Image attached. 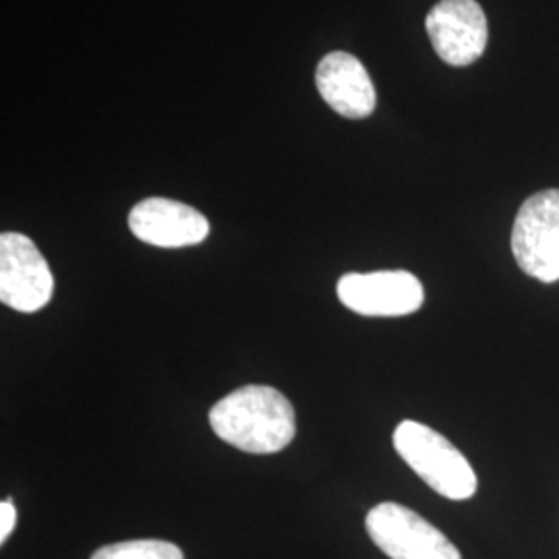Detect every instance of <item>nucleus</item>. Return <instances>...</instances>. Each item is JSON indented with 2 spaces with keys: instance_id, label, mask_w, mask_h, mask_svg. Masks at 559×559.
<instances>
[{
  "instance_id": "obj_10",
  "label": "nucleus",
  "mask_w": 559,
  "mask_h": 559,
  "mask_svg": "<svg viewBox=\"0 0 559 559\" xmlns=\"http://www.w3.org/2000/svg\"><path fill=\"white\" fill-rule=\"evenodd\" d=\"M92 559H185V556L175 543L140 539L100 547Z\"/></svg>"
},
{
  "instance_id": "obj_7",
  "label": "nucleus",
  "mask_w": 559,
  "mask_h": 559,
  "mask_svg": "<svg viewBox=\"0 0 559 559\" xmlns=\"http://www.w3.org/2000/svg\"><path fill=\"white\" fill-rule=\"evenodd\" d=\"M438 57L452 67H468L487 48L489 27L477 0H440L425 21Z\"/></svg>"
},
{
  "instance_id": "obj_4",
  "label": "nucleus",
  "mask_w": 559,
  "mask_h": 559,
  "mask_svg": "<svg viewBox=\"0 0 559 559\" xmlns=\"http://www.w3.org/2000/svg\"><path fill=\"white\" fill-rule=\"evenodd\" d=\"M367 533L390 559H462L440 528L396 501H383L367 514Z\"/></svg>"
},
{
  "instance_id": "obj_5",
  "label": "nucleus",
  "mask_w": 559,
  "mask_h": 559,
  "mask_svg": "<svg viewBox=\"0 0 559 559\" xmlns=\"http://www.w3.org/2000/svg\"><path fill=\"white\" fill-rule=\"evenodd\" d=\"M55 293V276L36 242L20 233L0 235V300L20 311L36 313Z\"/></svg>"
},
{
  "instance_id": "obj_2",
  "label": "nucleus",
  "mask_w": 559,
  "mask_h": 559,
  "mask_svg": "<svg viewBox=\"0 0 559 559\" xmlns=\"http://www.w3.org/2000/svg\"><path fill=\"white\" fill-rule=\"evenodd\" d=\"M394 448L436 493L454 501L477 493V475L454 443L417 420H402L394 431Z\"/></svg>"
},
{
  "instance_id": "obj_9",
  "label": "nucleus",
  "mask_w": 559,
  "mask_h": 559,
  "mask_svg": "<svg viewBox=\"0 0 559 559\" xmlns=\"http://www.w3.org/2000/svg\"><path fill=\"white\" fill-rule=\"evenodd\" d=\"M316 83L325 104L346 119H367L378 106V94L367 69L348 52L323 57Z\"/></svg>"
},
{
  "instance_id": "obj_8",
  "label": "nucleus",
  "mask_w": 559,
  "mask_h": 559,
  "mask_svg": "<svg viewBox=\"0 0 559 559\" xmlns=\"http://www.w3.org/2000/svg\"><path fill=\"white\" fill-rule=\"evenodd\" d=\"M129 228L138 239L160 249L193 247L210 235V222L201 212L164 198L140 201L129 214Z\"/></svg>"
},
{
  "instance_id": "obj_1",
  "label": "nucleus",
  "mask_w": 559,
  "mask_h": 559,
  "mask_svg": "<svg viewBox=\"0 0 559 559\" xmlns=\"http://www.w3.org/2000/svg\"><path fill=\"white\" fill-rule=\"evenodd\" d=\"M210 425L222 441L249 454L282 452L297 433L290 400L272 385H245L218 400Z\"/></svg>"
},
{
  "instance_id": "obj_11",
  "label": "nucleus",
  "mask_w": 559,
  "mask_h": 559,
  "mask_svg": "<svg viewBox=\"0 0 559 559\" xmlns=\"http://www.w3.org/2000/svg\"><path fill=\"white\" fill-rule=\"evenodd\" d=\"M15 522H17L15 506L11 503V500L2 501L0 503V543H7V539L11 537Z\"/></svg>"
},
{
  "instance_id": "obj_6",
  "label": "nucleus",
  "mask_w": 559,
  "mask_h": 559,
  "mask_svg": "<svg viewBox=\"0 0 559 559\" xmlns=\"http://www.w3.org/2000/svg\"><path fill=\"white\" fill-rule=\"evenodd\" d=\"M336 293L344 307L365 318L411 316L425 302L420 280L404 270L346 274L338 280Z\"/></svg>"
},
{
  "instance_id": "obj_3",
  "label": "nucleus",
  "mask_w": 559,
  "mask_h": 559,
  "mask_svg": "<svg viewBox=\"0 0 559 559\" xmlns=\"http://www.w3.org/2000/svg\"><path fill=\"white\" fill-rule=\"evenodd\" d=\"M512 253L520 270L545 284L559 280V189L522 203L512 228Z\"/></svg>"
}]
</instances>
